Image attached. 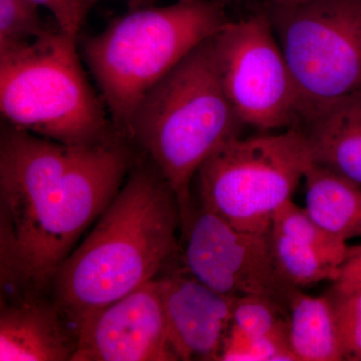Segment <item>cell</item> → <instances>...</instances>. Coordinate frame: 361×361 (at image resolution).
Segmentation results:
<instances>
[{
    "label": "cell",
    "instance_id": "7402d4cb",
    "mask_svg": "<svg viewBox=\"0 0 361 361\" xmlns=\"http://www.w3.org/2000/svg\"><path fill=\"white\" fill-rule=\"evenodd\" d=\"M44 7L52 14V18L63 32L78 37L90 7L85 0H32Z\"/></svg>",
    "mask_w": 361,
    "mask_h": 361
},
{
    "label": "cell",
    "instance_id": "2e32d148",
    "mask_svg": "<svg viewBox=\"0 0 361 361\" xmlns=\"http://www.w3.org/2000/svg\"><path fill=\"white\" fill-rule=\"evenodd\" d=\"M270 244L277 274L287 287L301 289L336 279L337 268L310 247L274 228H271Z\"/></svg>",
    "mask_w": 361,
    "mask_h": 361
},
{
    "label": "cell",
    "instance_id": "8992f818",
    "mask_svg": "<svg viewBox=\"0 0 361 361\" xmlns=\"http://www.w3.org/2000/svg\"><path fill=\"white\" fill-rule=\"evenodd\" d=\"M315 163L300 128L226 142L195 176L199 203L243 231L268 234L275 212L292 200Z\"/></svg>",
    "mask_w": 361,
    "mask_h": 361
},
{
    "label": "cell",
    "instance_id": "d6986e66",
    "mask_svg": "<svg viewBox=\"0 0 361 361\" xmlns=\"http://www.w3.org/2000/svg\"><path fill=\"white\" fill-rule=\"evenodd\" d=\"M39 7L32 0H0V54L25 47L58 25L45 23Z\"/></svg>",
    "mask_w": 361,
    "mask_h": 361
},
{
    "label": "cell",
    "instance_id": "9a60e30c",
    "mask_svg": "<svg viewBox=\"0 0 361 361\" xmlns=\"http://www.w3.org/2000/svg\"><path fill=\"white\" fill-rule=\"evenodd\" d=\"M306 212L337 238L361 237V186L314 163L306 172Z\"/></svg>",
    "mask_w": 361,
    "mask_h": 361
},
{
    "label": "cell",
    "instance_id": "ba28073f",
    "mask_svg": "<svg viewBox=\"0 0 361 361\" xmlns=\"http://www.w3.org/2000/svg\"><path fill=\"white\" fill-rule=\"evenodd\" d=\"M212 44L221 84L244 127L299 128L295 80L264 11L230 20L214 35Z\"/></svg>",
    "mask_w": 361,
    "mask_h": 361
},
{
    "label": "cell",
    "instance_id": "7c38bea8",
    "mask_svg": "<svg viewBox=\"0 0 361 361\" xmlns=\"http://www.w3.org/2000/svg\"><path fill=\"white\" fill-rule=\"evenodd\" d=\"M77 337L49 291L1 292L0 360L71 361Z\"/></svg>",
    "mask_w": 361,
    "mask_h": 361
},
{
    "label": "cell",
    "instance_id": "4fadbf2b",
    "mask_svg": "<svg viewBox=\"0 0 361 361\" xmlns=\"http://www.w3.org/2000/svg\"><path fill=\"white\" fill-rule=\"evenodd\" d=\"M299 128L315 163L361 186V90L315 111Z\"/></svg>",
    "mask_w": 361,
    "mask_h": 361
},
{
    "label": "cell",
    "instance_id": "30bf717a",
    "mask_svg": "<svg viewBox=\"0 0 361 361\" xmlns=\"http://www.w3.org/2000/svg\"><path fill=\"white\" fill-rule=\"evenodd\" d=\"M71 361H175L159 279L85 318Z\"/></svg>",
    "mask_w": 361,
    "mask_h": 361
},
{
    "label": "cell",
    "instance_id": "9c48e42d",
    "mask_svg": "<svg viewBox=\"0 0 361 361\" xmlns=\"http://www.w3.org/2000/svg\"><path fill=\"white\" fill-rule=\"evenodd\" d=\"M180 230L183 270L225 295L266 296L286 305L289 287L277 274L270 233L237 229L200 203Z\"/></svg>",
    "mask_w": 361,
    "mask_h": 361
},
{
    "label": "cell",
    "instance_id": "8fae6325",
    "mask_svg": "<svg viewBox=\"0 0 361 361\" xmlns=\"http://www.w3.org/2000/svg\"><path fill=\"white\" fill-rule=\"evenodd\" d=\"M158 279L169 339L178 360H220L235 296L214 290L184 270L168 271Z\"/></svg>",
    "mask_w": 361,
    "mask_h": 361
},
{
    "label": "cell",
    "instance_id": "7a4b0ae2",
    "mask_svg": "<svg viewBox=\"0 0 361 361\" xmlns=\"http://www.w3.org/2000/svg\"><path fill=\"white\" fill-rule=\"evenodd\" d=\"M180 226L174 191L140 156L94 229L49 281V294L73 332L87 316L165 273L179 253Z\"/></svg>",
    "mask_w": 361,
    "mask_h": 361
},
{
    "label": "cell",
    "instance_id": "5b68a950",
    "mask_svg": "<svg viewBox=\"0 0 361 361\" xmlns=\"http://www.w3.org/2000/svg\"><path fill=\"white\" fill-rule=\"evenodd\" d=\"M78 42L56 25L35 42L0 54L4 123L68 146L125 139L85 75Z\"/></svg>",
    "mask_w": 361,
    "mask_h": 361
},
{
    "label": "cell",
    "instance_id": "3957f363",
    "mask_svg": "<svg viewBox=\"0 0 361 361\" xmlns=\"http://www.w3.org/2000/svg\"><path fill=\"white\" fill-rule=\"evenodd\" d=\"M243 127L221 84L210 39L145 96L126 139L172 188L182 224L193 206L191 185L199 168Z\"/></svg>",
    "mask_w": 361,
    "mask_h": 361
},
{
    "label": "cell",
    "instance_id": "52a82bcc",
    "mask_svg": "<svg viewBox=\"0 0 361 361\" xmlns=\"http://www.w3.org/2000/svg\"><path fill=\"white\" fill-rule=\"evenodd\" d=\"M298 90L301 123L361 90V0L265 6ZM300 127V126H299Z\"/></svg>",
    "mask_w": 361,
    "mask_h": 361
},
{
    "label": "cell",
    "instance_id": "277c9868",
    "mask_svg": "<svg viewBox=\"0 0 361 361\" xmlns=\"http://www.w3.org/2000/svg\"><path fill=\"white\" fill-rule=\"evenodd\" d=\"M230 0H178L145 6L80 40V56L116 130L128 128L145 96L190 52L230 20Z\"/></svg>",
    "mask_w": 361,
    "mask_h": 361
},
{
    "label": "cell",
    "instance_id": "603a6c76",
    "mask_svg": "<svg viewBox=\"0 0 361 361\" xmlns=\"http://www.w3.org/2000/svg\"><path fill=\"white\" fill-rule=\"evenodd\" d=\"M361 288V245L349 247L346 258L344 259L331 290L350 292Z\"/></svg>",
    "mask_w": 361,
    "mask_h": 361
},
{
    "label": "cell",
    "instance_id": "ac0fdd59",
    "mask_svg": "<svg viewBox=\"0 0 361 361\" xmlns=\"http://www.w3.org/2000/svg\"><path fill=\"white\" fill-rule=\"evenodd\" d=\"M232 325L249 336L288 339V315L285 314L284 303L270 297H235Z\"/></svg>",
    "mask_w": 361,
    "mask_h": 361
},
{
    "label": "cell",
    "instance_id": "5bb4252c",
    "mask_svg": "<svg viewBox=\"0 0 361 361\" xmlns=\"http://www.w3.org/2000/svg\"><path fill=\"white\" fill-rule=\"evenodd\" d=\"M285 302L288 310L289 345L297 360H344L329 294L311 296L289 287Z\"/></svg>",
    "mask_w": 361,
    "mask_h": 361
},
{
    "label": "cell",
    "instance_id": "cb8c5ba5",
    "mask_svg": "<svg viewBox=\"0 0 361 361\" xmlns=\"http://www.w3.org/2000/svg\"><path fill=\"white\" fill-rule=\"evenodd\" d=\"M310 0H262L264 6H278V7H292L301 6Z\"/></svg>",
    "mask_w": 361,
    "mask_h": 361
},
{
    "label": "cell",
    "instance_id": "e0dca14e",
    "mask_svg": "<svg viewBox=\"0 0 361 361\" xmlns=\"http://www.w3.org/2000/svg\"><path fill=\"white\" fill-rule=\"evenodd\" d=\"M272 228L310 247L327 262L339 269L348 255V242L325 230L306 212L305 208L289 200L275 212Z\"/></svg>",
    "mask_w": 361,
    "mask_h": 361
},
{
    "label": "cell",
    "instance_id": "6da1fadb",
    "mask_svg": "<svg viewBox=\"0 0 361 361\" xmlns=\"http://www.w3.org/2000/svg\"><path fill=\"white\" fill-rule=\"evenodd\" d=\"M128 140L68 146L2 123L1 292L49 291L56 270L99 219L140 158Z\"/></svg>",
    "mask_w": 361,
    "mask_h": 361
},
{
    "label": "cell",
    "instance_id": "484cf974",
    "mask_svg": "<svg viewBox=\"0 0 361 361\" xmlns=\"http://www.w3.org/2000/svg\"><path fill=\"white\" fill-rule=\"evenodd\" d=\"M358 361H361V356H360V360H358Z\"/></svg>",
    "mask_w": 361,
    "mask_h": 361
},
{
    "label": "cell",
    "instance_id": "ffe728a7",
    "mask_svg": "<svg viewBox=\"0 0 361 361\" xmlns=\"http://www.w3.org/2000/svg\"><path fill=\"white\" fill-rule=\"evenodd\" d=\"M220 360L297 361L288 339L249 336L233 325L223 344Z\"/></svg>",
    "mask_w": 361,
    "mask_h": 361
},
{
    "label": "cell",
    "instance_id": "44dd1931",
    "mask_svg": "<svg viewBox=\"0 0 361 361\" xmlns=\"http://www.w3.org/2000/svg\"><path fill=\"white\" fill-rule=\"evenodd\" d=\"M344 358L358 361L361 356V288L350 292H329Z\"/></svg>",
    "mask_w": 361,
    "mask_h": 361
},
{
    "label": "cell",
    "instance_id": "d4e9b609",
    "mask_svg": "<svg viewBox=\"0 0 361 361\" xmlns=\"http://www.w3.org/2000/svg\"><path fill=\"white\" fill-rule=\"evenodd\" d=\"M97 1H99V0H85L90 9L92 8V6ZM125 1L127 2L130 9H137L141 8V7L149 6V0H125Z\"/></svg>",
    "mask_w": 361,
    "mask_h": 361
}]
</instances>
